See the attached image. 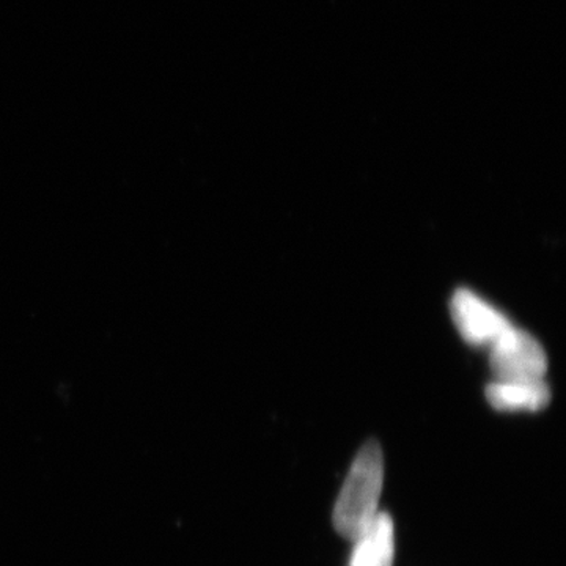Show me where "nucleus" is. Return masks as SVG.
<instances>
[{
    "label": "nucleus",
    "instance_id": "nucleus-1",
    "mask_svg": "<svg viewBox=\"0 0 566 566\" xmlns=\"http://www.w3.org/2000/svg\"><path fill=\"white\" fill-rule=\"evenodd\" d=\"M385 485V457L378 442H367L357 453L337 504L334 527L346 539L357 538L379 513V499Z\"/></svg>",
    "mask_w": 566,
    "mask_h": 566
},
{
    "label": "nucleus",
    "instance_id": "nucleus-2",
    "mask_svg": "<svg viewBox=\"0 0 566 566\" xmlns=\"http://www.w3.org/2000/svg\"><path fill=\"white\" fill-rule=\"evenodd\" d=\"M495 379H545L547 356L534 335L512 326L490 346Z\"/></svg>",
    "mask_w": 566,
    "mask_h": 566
},
{
    "label": "nucleus",
    "instance_id": "nucleus-3",
    "mask_svg": "<svg viewBox=\"0 0 566 566\" xmlns=\"http://www.w3.org/2000/svg\"><path fill=\"white\" fill-rule=\"evenodd\" d=\"M450 308H452V318L458 333L468 344L474 346L493 345L505 331L513 326L512 322L493 304L468 289L457 290Z\"/></svg>",
    "mask_w": 566,
    "mask_h": 566
},
{
    "label": "nucleus",
    "instance_id": "nucleus-4",
    "mask_svg": "<svg viewBox=\"0 0 566 566\" xmlns=\"http://www.w3.org/2000/svg\"><path fill=\"white\" fill-rule=\"evenodd\" d=\"M488 403L502 412L542 411L551 401L545 379H495L486 386Z\"/></svg>",
    "mask_w": 566,
    "mask_h": 566
},
{
    "label": "nucleus",
    "instance_id": "nucleus-5",
    "mask_svg": "<svg viewBox=\"0 0 566 566\" xmlns=\"http://www.w3.org/2000/svg\"><path fill=\"white\" fill-rule=\"evenodd\" d=\"M354 549L349 566H392L395 556V528L392 517L379 512L370 526L353 539Z\"/></svg>",
    "mask_w": 566,
    "mask_h": 566
}]
</instances>
